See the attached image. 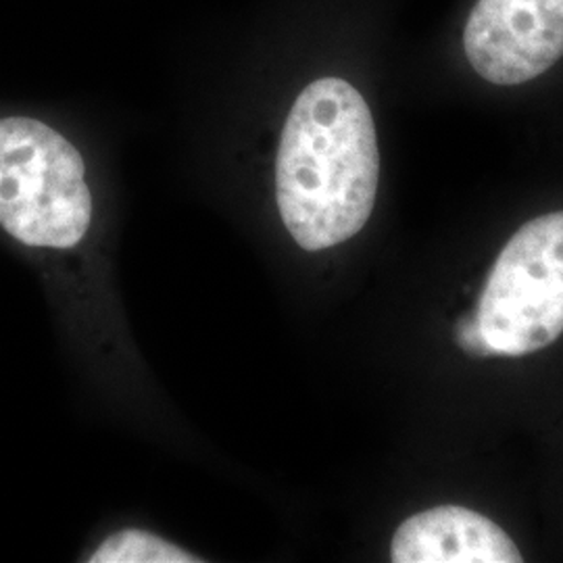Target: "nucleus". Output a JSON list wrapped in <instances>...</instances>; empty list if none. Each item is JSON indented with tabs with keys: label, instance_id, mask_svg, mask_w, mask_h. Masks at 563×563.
Listing matches in <instances>:
<instances>
[{
	"label": "nucleus",
	"instance_id": "obj_3",
	"mask_svg": "<svg viewBox=\"0 0 563 563\" xmlns=\"http://www.w3.org/2000/svg\"><path fill=\"white\" fill-rule=\"evenodd\" d=\"M484 336L504 357L537 353L563 334V211L547 213L505 244L476 309Z\"/></svg>",
	"mask_w": 563,
	"mask_h": 563
},
{
	"label": "nucleus",
	"instance_id": "obj_7",
	"mask_svg": "<svg viewBox=\"0 0 563 563\" xmlns=\"http://www.w3.org/2000/svg\"><path fill=\"white\" fill-rule=\"evenodd\" d=\"M455 342L462 351L472 357H495L497 355L486 341L476 313L462 318L460 322L455 323Z\"/></svg>",
	"mask_w": 563,
	"mask_h": 563
},
{
	"label": "nucleus",
	"instance_id": "obj_1",
	"mask_svg": "<svg viewBox=\"0 0 563 563\" xmlns=\"http://www.w3.org/2000/svg\"><path fill=\"white\" fill-rule=\"evenodd\" d=\"M380 153L367 102L349 81H311L292 104L276 163L282 222L305 251L360 234L378 192Z\"/></svg>",
	"mask_w": 563,
	"mask_h": 563
},
{
	"label": "nucleus",
	"instance_id": "obj_2",
	"mask_svg": "<svg viewBox=\"0 0 563 563\" xmlns=\"http://www.w3.org/2000/svg\"><path fill=\"white\" fill-rule=\"evenodd\" d=\"M92 220L80 151L34 118H0V225L36 249H74Z\"/></svg>",
	"mask_w": 563,
	"mask_h": 563
},
{
	"label": "nucleus",
	"instance_id": "obj_6",
	"mask_svg": "<svg viewBox=\"0 0 563 563\" xmlns=\"http://www.w3.org/2000/svg\"><path fill=\"white\" fill-rule=\"evenodd\" d=\"M90 563H197L178 544L167 543L162 537L141 528H125L109 539L90 555Z\"/></svg>",
	"mask_w": 563,
	"mask_h": 563
},
{
	"label": "nucleus",
	"instance_id": "obj_5",
	"mask_svg": "<svg viewBox=\"0 0 563 563\" xmlns=\"http://www.w3.org/2000/svg\"><path fill=\"white\" fill-rule=\"evenodd\" d=\"M395 563H520L522 553L501 526L483 514L441 505L397 528L390 544Z\"/></svg>",
	"mask_w": 563,
	"mask_h": 563
},
{
	"label": "nucleus",
	"instance_id": "obj_4",
	"mask_svg": "<svg viewBox=\"0 0 563 563\" xmlns=\"http://www.w3.org/2000/svg\"><path fill=\"white\" fill-rule=\"evenodd\" d=\"M463 53L483 80L520 86L563 57V0H478Z\"/></svg>",
	"mask_w": 563,
	"mask_h": 563
}]
</instances>
